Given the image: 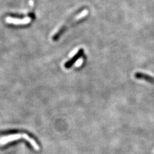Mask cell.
I'll use <instances>...</instances> for the list:
<instances>
[{"instance_id": "3", "label": "cell", "mask_w": 154, "mask_h": 154, "mask_svg": "<svg viewBox=\"0 0 154 154\" xmlns=\"http://www.w3.org/2000/svg\"><path fill=\"white\" fill-rule=\"evenodd\" d=\"M135 77H136L137 79L146 80L148 82L154 84V78L152 76H150L144 73H139L138 72V73H136L135 74Z\"/></svg>"}, {"instance_id": "2", "label": "cell", "mask_w": 154, "mask_h": 154, "mask_svg": "<svg viewBox=\"0 0 154 154\" xmlns=\"http://www.w3.org/2000/svg\"><path fill=\"white\" fill-rule=\"evenodd\" d=\"M30 19L29 18H25L23 19L13 18L8 17L6 18V22L10 24H14V25H25L30 22Z\"/></svg>"}, {"instance_id": "4", "label": "cell", "mask_w": 154, "mask_h": 154, "mask_svg": "<svg viewBox=\"0 0 154 154\" xmlns=\"http://www.w3.org/2000/svg\"></svg>"}, {"instance_id": "1", "label": "cell", "mask_w": 154, "mask_h": 154, "mask_svg": "<svg viewBox=\"0 0 154 154\" xmlns=\"http://www.w3.org/2000/svg\"><path fill=\"white\" fill-rule=\"evenodd\" d=\"M84 54V50L83 49H80L76 54L73 56V58H71L70 60H69L67 62H66L65 64H64V67L66 69H69L72 67L77 60H79L80 58L82 56V55Z\"/></svg>"}]
</instances>
